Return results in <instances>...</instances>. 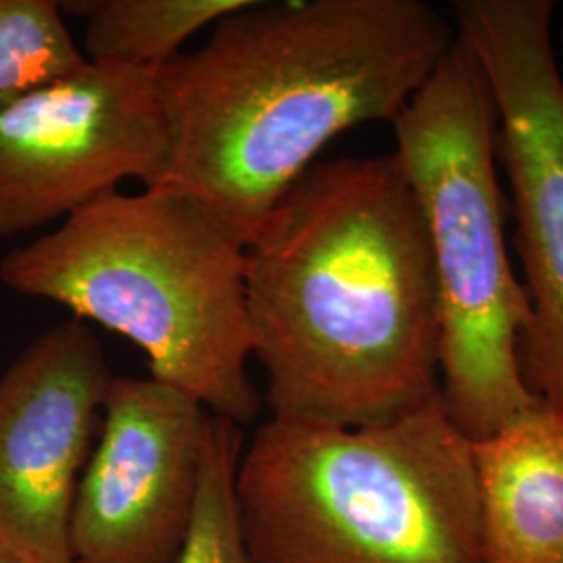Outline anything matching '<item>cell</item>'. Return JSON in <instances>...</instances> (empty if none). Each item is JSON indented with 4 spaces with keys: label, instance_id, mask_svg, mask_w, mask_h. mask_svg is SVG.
Masks as SVG:
<instances>
[{
    "label": "cell",
    "instance_id": "obj_1",
    "mask_svg": "<svg viewBox=\"0 0 563 563\" xmlns=\"http://www.w3.org/2000/svg\"><path fill=\"white\" fill-rule=\"evenodd\" d=\"M272 418L360 428L441 393V313L420 202L395 155L311 165L244 242Z\"/></svg>",
    "mask_w": 563,
    "mask_h": 563
},
{
    "label": "cell",
    "instance_id": "obj_2",
    "mask_svg": "<svg viewBox=\"0 0 563 563\" xmlns=\"http://www.w3.org/2000/svg\"><path fill=\"white\" fill-rule=\"evenodd\" d=\"M455 41L423 0H251L157 69L162 184L244 244L336 136L395 120Z\"/></svg>",
    "mask_w": 563,
    "mask_h": 563
},
{
    "label": "cell",
    "instance_id": "obj_3",
    "mask_svg": "<svg viewBox=\"0 0 563 563\" xmlns=\"http://www.w3.org/2000/svg\"><path fill=\"white\" fill-rule=\"evenodd\" d=\"M0 282L139 346L151 378L249 426L263 399L249 376L244 244L172 184L113 192L9 251Z\"/></svg>",
    "mask_w": 563,
    "mask_h": 563
},
{
    "label": "cell",
    "instance_id": "obj_4",
    "mask_svg": "<svg viewBox=\"0 0 563 563\" xmlns=\"http://www.w3.org/2000/svg\"><path fill=\"white\" fill-rule=\"evenodd\" d=\"M236 509L253 563H481L472 441L441 393L360 428L269 418Z\"/></svg>",
    "mask_w": 563,
    "mask_h": 563
},
{
    "label": "cell",
    "instance_id": "obj_5",
    "mask_svg": "<svg viewBox=\"0 0 563 563\" xmlns=\"http://www.w3.org/2000/svg\"><path fill=\"white\" fill-rule=\"evenodd\" d=\"M390 125L393 155L420 202L434 262L441 401L463 437L478 443L539 397L520 367L530 302L505 239L499 113L483 65L460 34Z\"/></svg>",
    "mask_w": 563,
    "mask_h": 563
},
{
    "label": "cell",
    "instance_id": "obj_6",
    "mask_svg": "<svg viewBox=\"0 0 563 563\" xmlns=\"http://www.w3.org/2000/svg\"><path fill=\"white\" fill-rule=\"evenodd\" d=\"M551 0H457L453 23L499 113L516 246L530 302L520 367L530 393L563 409V78Z\"/></svg>",
    "mask_w": 563,
    "mask_h": 563
},
{
    "label": "cell",
    "instance_id": "obj_7",
    "mask_svg": "<svg viewBox=\"0 0 563 563\" xmlns=\"http://www.w3.org/2000/svg\"><path fill=\"white\" fill-rule=\"evenodd\" d=\"M169 153L157 71L84 63L0 107V241L162 184Z\"/></svg>",
    "mask_w": 563,
    "mask_h": 563
},
{
    "label": "cell",
    "instance_id": "obj_8",
    "mask_svg": "<svg viewBox=\"0 0 563 563\" xmlns=\"http://www.w3.org/2000/svg\"><path fill=\"white\" fill-rule=\"evenodd\" d=\"M211 413L169 384L113 376L71 507L76 563H176L195 520Z\"/></svg>",
    "mask_w": 563,
    "mask_h": 563
},
{
    "label": "cell",
    "instance_id": "obj_9",
    "mask_svg": "<svg viewBox=\"0 0 563 563\" xmlns=\"http://www.w3.org/2000/svg\"><path fill=\"white\" fill-rule=\"evenodd\" d=\"M113 380L88 323H55L0 376V549L76 563L69 522Z\"/></svg>",
    "mask_w": 563,
    "mask_h": 563
},
{
    "label": "cell",
    "instance_id": "obj_10",
    "mask_svg": "<svg viewBox=\"0 0 563 563\" xmlns=\"http://www.w3.org/2000/svg\"><path fill=\"white\" fill-rule=\"evenodd\" d=\"M472 451L481 563H563V409L539 399Z\"/></svg>",
    "mask_w": 563,
    "mask_h": 563
},
{
    "label": "cell",
    "instance_id": "obj_11",
    "mask_svg": "<svg viewBox=\"0 0 563 563\" xmlns=\"http://www.w3.org/2000/svg\"><path fill=\"white\" fill-rule=\"evenodd\" d=\"M251 0H71L63 15L84 21L80 51L95 65L157 71L205 27Z\"/></svg>",
    "mask_w": 563,
    "mask_h": 563
},
{
    "label": "cell",
    "instance_id": "obj_12",
    "mask_svg": "<svg viewBox=\"0 0 563 563\" xmlns=\"http://www.w3.org/2000/svg\"><path fill=\"white\" fill-rule=\"evenodd\" d=\"M84 63L59 2L0 0V107Z\"/></svg>",
    "mask_w": 563,
    "mask_h": 563
},
{
    "label": "cell",
    "instance_id": "obj_13",
    "mask_svg": "<svg viewBox=\"0 0 563 563\" xmlns=\"http://www.w3.org/2000/svg\"><path fill=\"white\" fill-rule=\"evenodd\" d=\"M242 426L211 416L195 520L176 563H253L236 509Z\"/></svg>",
    "mask_w": 563,
    "mask_h": 563
},
{
    "label": "cell",
    "instance_id": "obj_14",
    "mask_svg": "<svg viewBox=\"0 0 563 563\" xmlns=\"http://www.w3.org/2000/svg\"><path fill=\"white\" fill-rule=\"evenodd\" d=\"M0 563H27L25 560H21L18 555H13V553H9V551H4V549H0Z\"/></svg>",
    "mask_w": 563,
    "mask_h": 563
}]
</instances>
